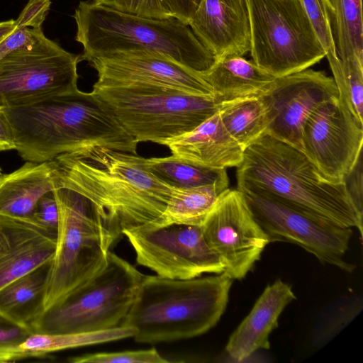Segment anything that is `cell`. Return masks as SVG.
Masks as SVG:
<instances>
[{
    "mask_svg": "<svg viewBox=\"0 0 363 363\" xmlns=\"http://www.w3.org/2000/svg\"><path fill=\"white\" fill-rule=\"evenodd\" d=\"M243 194L269 243L290 242L312 254L322 264L349 273L354 270L356 265L344 259L352 235V228L340 226L269 198Z\"/></svg>",
    "mask_w": 363,
    "mask_h": 363,
    "instance_id": "cell-12",
    "label": "cell"
},
{
    "mask_svg": "<svg viewBox=\"0 0 363 363\" xmlns=\"http://www.w3.org/2000/svg\"><path fill=\"white\" fill-rule=\"evenodd\" d=\"M98 2L104 5L113 7L115 0H96Z\"/></svg>",
    "mask_w": 363,
    "mask_h": 363,
    "instance_id": "cell-41",
    "label": "cell"
},
{
    "mask_svg": "<svg viewBox=\"0 0 363 363\" xmlns=\"http://www.w3.org/2000/svg\"><path fill=\"white\" fill-rule=\"evenodd\" d=\"M164 145L177 157L216 169L239 166L245 150L226 130L218 111L192 130Z\"/></svg>",
    "mask_w": 363,
    "mask_h": 363,
    "instance_id": "cell-20",
    "label": "cell"
},
{
    "mask_svg": "<svg viewBox=\"0 0 363 363\" xmlns=\"http://www.w3.org/2000/svg\"><path fill=\"white\" fill-rule=\"evenodd\" d=\"M3 175H4V174H3L2 170H1V167H0V181H1V178H2V177H3Z\"/></svg>",
    "mask_w": 363,
    "mask_h": 363,
    "instance_id": "cell-42",
    "label": "cell"
},
{
    "mask_svg": "<svg viewBox=\"0 0 363 363\" xmlns=\"http://www.w3.org/2000/svg\"><path fill=\"white\" fill-rule=\"evenodd\" d=\"M228 184H213L192 188H174L164 212L153 225L155 228L171 224L201 225L206 216Z\"/></svg>",
    "mask_w": 363,
    "mask_h": 363,
    "instance_id": "cell-24",
    "label": "cell"
},
{
    "mask_svg": "<svg viewBox=\"0 0 363 363\" xmlns=\"http://www.w3.org/2000/svg\"><path fill=\"white\" fill-rule=\"evenodd\" d=\"M50 0H28L16 22L30 28H40L50 11Z\"/></svg>",
    "mask_w": 363,
    "mask_h": 363,
    "instance_id": "cell-34",
    "label": "cell"
},
{
    "mask_svg": "<svg viewBox=\"0 0 363 363\" xmlns=\"http://www.w3.org/2000/svg\"><path fill=\"white\" fill-rule=\"evenodd\" d=\"M16 26V23L13 19L0 22V42L11 33Z\"/></svg>",
    "mask_w": 363,
    "mask_h": 363,
    "instance_id": "cell-40",
    "label": "cell"
},
{
    "mask_svg": "<svg viewBox=\"0 0 363 363\" xmlns=\"http://www.w3.org/2000/svg\"><path fill=\"white\" fill-rule=\"evenodd\" d=\"M252 61L276 78L325 57L301 0H247Z\"/></svg>",
    "mask_w": 363,
    "mask_h": 363,
    "instance_id": "cell-9",
    "label": "cell"
},
{
    "mask_svg": "<svg viewBox=\"0 0 363 363\" xmlns=\"http://www.w3.org/2000/svg\"><path fill=\"white\" fill-rule=\"evenodd\" d=\"M72 363H167L155 348L113 352H97L72 357Z\"/></svg>",
    "mask_w": 363,
    "mask_h": 363,
    "instance_id": "cell-30",
    "label": "cell"
},
{
    "mask_svg": "<svg viewBox=\"0 0 363 363\" xmlns=\"http://www.w3.org/2000/svg\"><path fill=\"white\" fill-rule=\"evenodd\" d=\"M340 60L363 63L362 0H320Z\"/></svg>",
    "mask_w": 363,
    "mask_h": 363,
    "instance_id": "cell-23",
    "label": "cell"
},
{
    "mask_svg": "<svg viewBox=\"0 0 363 363\" xmlns=\"http://www.w3.org/2000/svg\"><path fill=\"white\" fill-rule=\"evenodd\" d=\"M79 57L48 38L40 28L32 46L0 60V108L25 106L78 89Z\"/></svg>",
    "mask_w": 363,
    "mask_h": 363,
    "instance_id": "cell-10",
    "label": "cell"
},
{
    "mask_svg": "<svg viewBox=\"0 0 363 363\" xmlns=\"http://www.w3.org/2000/svg\"><path fill=\"white\" fill-rule=\"evenodd\" d=\"M233 279L225 272L189 279L143 275L122 325L139 343L194 337L213 328L223 314Z\"/></svg>",
    "mask_w": 363,
    "mask_h": 363,
    "instance_id": "cell-4",
    "label": "cell"
},
{
    "mask_svg": "<svg viewBox=\"0 0 363 363\" xmlns=\"http://www.w3.org/2000/svg\"><path fill=\"white\" fill-rule=\"evenodd\" d=\"M73 17L75 40L83 45L80 61L116 52L147 50L163 54L197 74L206 72L216 61L189 26L173 16H139L93 0L80 1Z\"/></svg>",
    "mask_w": 363,
    "mask_h": 363,
    "instance_id": "cell-5",
    "label": "cell"
},
{
    "mask_svg": "<svg viewBox=\"0 0 363 363\" xmlns=\"http://www.w3.org/2000/svg\"><path fill=\"white\" fill-rule=\"evenodd\" d=\"M30 357H38L32 351L16 346L0 345V363L15 362Z\"/></svg>",
    "mask_w": 363,
    "mask_h": 363,
    "instance_id": "cell-38",
    "label": "cell"
},
{
    "mask_svg": "<svg viewBox=\"0 0 363 363\" xmlns=\"http://www.w3.org/2000/svg\"><path fill=\"white\" fill-rule=\"evenodd\" d=\"M97 72L100 84L140 83L179 89L214 97L199 74L163 54L147 50L116 52L87 61Z\"/></svg>",
    "mask_w": 363,
    "mask_h": 363,
    "instance_id": "cell-16",
    "label": "cell"
},
{
    "mask_svg": "<svg viewBox=\"0 0 363 363\" xmlns=\"http://www.w3.org/2000/svg\"><path fill=\"white\" fill-rule=\"evenodd\" d=\"M142 274L109 252L107 263L94 278L62 303L28 321L33 333L94 332L121 326L135 300Z\"/></svg>",
    "mask_w": 363,
    "mask_h": 363,
    "instance_id": "cell-8",
    "label": "cell"
},
{
    "mask_svg": "<svg viewBox=\"0 0 363 363\" xmlns=\"http://www.w3.org/2000/svg\"><path fill=\"white\" fill-rule=\"evenodd\" d=\"M91 92L138 143L162 145L194 129L220 106L213 96L156 84L94 83Z\"/></svg>",
    "mask_w": 363,
    "mask_h": 363,
    "instance_id": "cell-7",
    "label": "cell"
},
{
    "mask_svg": "<svg viewBox=\"0 0 363 363\" xmlns=\"http://www.w3.org/2000/svg\"><path fill=\"white\" fill-rule=\"evenodd\" d=\"M52 161L55 189H69L86 198L121 235L123 230L156 223L174 188L152 173L138 154L93 147Z\"/></svg>",
    "mask_w": 363,
    "mask_h": 363,
    "instance_id": "cell-1",
    "label": "cell"
},
{
    "mask_svg": "<svg viewBox=\"0 0 363 363\" xmlns=\"http://www.w3.org/2000/svg\"><path fill=\"white\" fill-rule=\"evenodd\" d=\"M268 111L267 133L302 152V131L322 104L339 98L333 77L306 69L274 79L261 94Z\"/></svg>",
    "mask_w": 363,
    "mask_h": 363,
    "instance_id": "cell-15",
    "label": "cell"
},
{
    "mask_svg": "<svg viewBox=\"0 0 363 363\" xmlns=\"http://www.w3.org/2000/svg\"><path fill=\"white\" fill-rule=\"evenodd\" d=\"M57 230L33 214L0 213V290L14 280L49 265L55 251Z\"/></svg>",
    "mask_w": 363,
    "mask_h": 363,
    "instance_id": "cell-17",
    "label": "cell"
},
{
    "mask_svg": "<svg viewBox=\"0 0 363 363\" xmlns=\"http://www.w3.org/2000/svg\"><path fill=\"white\" fill-rule=\"evenodd\" d=\"M33 215L48 227L57 230L59 214L52 191L44 195L40 199Z\"/></svg>",
    "mask_w": 363,
    "mask_h": 363,
    "instance_id": "cell-35",
    "label": "cell"
},
{
    "mask_svg": "<svg viewBox=\"0 0 363 363\" xmlns=\"http://www.w3.org/2000/svg\"><path fill=\"white\" fill-rule=\"evenodd\" d=\"M135 330L130 326L86 333L58 334L32 333L18 346L35 353L38 357L60 350L113 342L133 337Z\"/></svg>",
    "mask_w": 363,
    "mask_h": 363,
    "instance_id": "cell-27",
    "label": "cell"
},
{
    "mask_svg": "<svg viewBox=\"0 0 363 363\" xmlns=\"http://www.w3.org/2000/svg\"><path fill=\"white\" fill-rule=\"evenodd\" d=\"M313 30L325 52L331 71L335 72L340 68V60L337 56L330 27L320 0H301Z\"/></svg>",
    "mask_w": 363,
    "mask_h": 363,
    "instance_id": "cell-29",
    "label": "cell"
},
{
    "mask_svg": "<svg viewBox=\"0 0 363 363\" xmlns=\"http://www.w3.org/2000/svg\"><path fill=\"white\" fill-rule=\"evenodd\" d=\"M204 238L233 279L245 277L269 243L255 220L245 197L237 189H227L206 216Z\"/></svg>",
    "mask_w": 363,
    "mask_h": 363,
    "instance_id": "cell-13",
    "label": "cell"
},
{
    "mask_svg": "<svg viewBox=\"0 0 363 363\" xmlns=\"http://www.w3.org/2000/svg\"><path fill=\"white\" fill-rule=\"evenodd\" d=\"M218 113L230 135L244 149L267 133L269 116L261 94L222 102Z\"/></svg>",
    "mask_w": 363,
    "mask_h": 363,
    "instance_id": "cell-25",
    "label": "cell"
},
{
    "mask_svg": "<svg viewBox=\"0 0 363 363\" xmlns=\"http://www.w3.org/2000/svg\"><path fill=\"white\" fill-rule=\"evenodd\" d=\"M40 28H30L16 23V28L0 42V60L15 50L32 46Z\"/></svg>",
    "mask_w": 363,
    "mask_h": 363,
    "instance_id": "cell-32",
    "label": "cell"
},
{
    "mask_svg": "<svg viewBox=\"0 0 363 363\" xmlns=\"http://www.w3.org/2000/svg\"><path fill=\"white\" fill-rule=\"evenodd\" d=\"M15 149L13 134L0 108V152Z\"/></svg>",
    "mask_w": 363,
    "mask_h": 363,
    "instance_id": "cell-39",
    "label": "cell"
},
{
    "mask_svg": "<svg viewBox=\"0 0 363 363\" xmlns=\"http://www.w3.org/2000/svg\"><path fill=\"white\" fill-rule=\"evenodd\" d=\"M294 299L291 286L281 279L269 284L229 337L225 347L228 355L242 362L258 350L269 349V335L278 327L281 312Z\"/></svg>",
    "mask_w": 363,
    "mask_h": 363,
    "instance_id": "cell-19",
    "label": "cell"
},
{
    "mask_svg": "<svg viewBox=\"0 0 363 363\" xmlns=\"http://www.w3.org/2000/svg\"><path fill=\"white\" fill-rule=\"evenodd\" d=\"M362 154L352 169L345 175L343 182L347 192L358 212L363 216Z\"/></svg>",
    "mask_w": 363,
    "mask_h": 363,
    "instance_id": "cell-33",
    "label": "cell"
},
{
    "mask_svg": "<svg viewBox=\"0 0 363 363\" xmlns=\"http://www.w3.org/2000/svg\"><path fill=\"white\" fill-rule=\"evenodd\" d=\"M32 333V331L13 324L4 325L0 323V345H18Z\"/></svg>",
    "mask_w": 363,
    "mask_h": 363,
    "instance_id": "cell-37",
    "label": "cell"
},
{
    "mask_svg": "<svg viewBox=\"0 0 363 363\" xmlns=\"http://www.w3.org/2000/svg\"><path fill=\"white\" fill-rule=\"evenodd\" d=\"M237 189L269 198L362 236V218L344 182L325 179L298 149L265 133L244 150Z\"/></svg>",
    "mask_w": 363,
    "mask_h": 363,
    "instance_id": "cell-3",
    "label": "cell"
},
{
    "mask_svg": "<svg viewBox=\"0 0 363 363\" xmlns=\"http://www.w3.org/2000/svg\"><path fill=\"white\" fill-rule=\"evenodd\" d=\"M112 8L126 13L156 18L173 16L163 0H115Z\"/></svg>",
    "mask_w": 363,
    "mask_h": 363,
    "instance_id": "cell-31",
    "label": "cell"
},
{
    "mask_svg": "<svg viewBox=\"0 0 363 363\" xmlns=\"http://www.w3.org/2000/svg\"><path fill=\"white\" fill-rule=\"evenodd\" d=\"M199 74L219 103L260 95L276 79L252 60L235 55L216 60L209 69Z\"/></svg>",
    "mask_w": 363,
    "mask_h": 363,
    "instance_id": "cell-22",
    "label": "cell"
},
{
    "mask_svg": "<svg viewBox=\"0 0 363 363\" xmlns=\"http://www.w3.org/2000/svg\"><path fill=\"white\" fill-rule=\"evenodd\" d=\"M52 192L59 214L55 251L42 296L28 322L62 303L99 274L121 235L105 223L84 196L66 188Z\"/></svg>",
    "mask_w": 363,
    "mask_h": 363,
    "instance_id": "cell-6",
    "label": "cell"
},
{
    "mask_svg": "<svg viewBox=\"0 0 363 363\" xmlns=\"http://www.w3.org/2000/svg\"><path fill=\"white\" fill-rule=\"evenodd\" d=\"M302 152L333 183L343 182L362 154L363 127L338 99L322 104L306 121Z\"/></svg>",
    "mask_w": 363,
    "mask_h": 363,
    "instance_id": "cell-14",
    "label": "cell"
},
{
    "mask_svg": "<svg viewBox=\"0 0 363 363\" xmlns=\"http://www.w3.org/2000/svg\"><path fill=\"white\" fill-rule=\"evenodd\" d=\"M189 26L216 60L250 50L247 0H201Z\"/></svg>",
    "mask_w": 363,
    "mask_h": 363,
    "instance_id": "cell-18",
    "label": "cell"
},
{
    "mask_svg": "<svg viewBox=\"0 0 363 363\" xmlns=\"http://www.w3.org/2000/svg\"><path fill=\"white\" fill-rule=\"evenodd\" d=\"M1 110L15 150L26 162H48L93 147L137 154L138 143L91 91L78 89Z\"/></svg>",
    "mask_w": 363,
    "mask_h": 363,
    "instance_id": "cell-2",
    "label": "cell"
},
{
    "mask_svg": "<svg viewBox=\"0 0 363 363\" xmlns=\"http://www.w3.org/2000/svg\"><path fill=\"white\" fill-rule=\"evenodd\" d=\"M52 160L26 162L16 170L4 174L0 181V213L32 216L40 199L55 189Z\"/></svg>",
    "mask_w": 363,
    "mask_h": 363,
    "instance_id": "cell-21",
    "label": "cell"
},
{
    "mask_svg": "<svg viewBox=\"0 0 363 363\" xmlns=\"http://www.w3.org/2000/svg\"><path fill=\"white\" fill-rule=\"evenodd\" d=\"M136 262L157 276L189 279L220 274L224 265L207 243L201 225L171 224L155 228L123 230Z\"/></svg>",
    "mask_w": 363,
    "mask_h": 363,
    "instance_id": "cell-11",
    "label": "cell"
},
{
    "mask_svg": "<svg viewBox=\"0 0 363 363\" xmlns=\"http://www.w3.org/2000/svg\"><path fill=\"white\" fill-rule=\"evenodd\" d=\"M145 164L156 177L175 188L229 184L226 169L199 165L173 155L164 157L145 158Z\"/></svg>",
    "mask_w": 363,
    "mask_h": 363,
    "instance_id": "cell-26",
    "label": "cell"
},
{
    "mask_svg": "<svg viewBox=\"0 0 363 363\" xmlns=\"http://www.w3.org/2000/svg\"><path fill=\"white\" fill-rule=\"evenodd\" d=\"M48 267V265L33 271L0 290V318L32 331L18 312L35 300L40 299Z\"/></svg>",
    "mask_w": 363,
    "mask_h": 363,
    "instance_id": "cell-28",
    "label": "cell"
},
{
    "mask_svg": "<svg viewBox=\"0 0 363 363\" xmlns=\"http://www.w3.org/2000/svg\"><path fill=\"white\" fill-rule=\"evenodd\" d=\"M172 15L189 26L201 0H163Z\"/></svg>",
    "mask_w": 363,
    "mask_h": 363,
    "instance_id": "cell-36",
    "label": "cell"
}]
</instances>
